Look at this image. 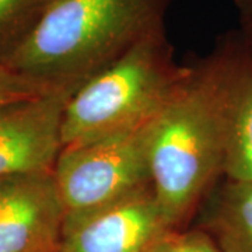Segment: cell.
<instances>
[{"label":"cell","mask_w":252,"mask_h":252,"mask_svg":"<svg viewBox=\"0 0 252 252\" xmlns=\"http://www.w3.org/2000/svg\"><path fill=\"white\" fill-rule=\"evenodd\" d=\"M234 6L240 23L238 34L252 48V0H234Z\"/></svg>","instance_id":"obj_13"},{"label":"cell","mask_w":252,"mask_h":252,"mask_svg":"<svg viewBox=\"0 0 252 252\" xmlns=\"http://www.w3.org/2000/svg\"><path fill=\"white\" fill-rule=\"evenodd\" d=\"M202 230L221 252H252V181L217 184L202 205Z\"/></svg>","instance_id":"obj_9"},{"label":"cell","mask_w":252,"mask_h":252,"mask_svg":"<svg viewBox=\"0 0 252 252\" xmlns=\"http://www.w3.org/2000/svg\"><path fill=\"white\" fill-rule=\"evenodd\" d=\"M188 74L189 64L174 59L165 27L156 30L73 93L63 114L62 146L95 142L153 121Z\"/></svg>","instance_id":"obj_3"},{"label":"cell","mask_w":252,"mask_h":252,"mask_svg":"<svg viewBox=\"0 0 252 252\" xmlns=\"http://www.w3.org/2000/svg\"><path fill=\"white\" fill-rule=\"evenodd\" d=\"M52 0H0V63L35 27Z\"/></svg>","instance_id":"obj_10"},{"label":"cell","mask_w":252,"mask_h":252,"mask_svg":"<svg viewBox=\"0 0 252 252\" xmlns=\"http://www.w3.org/2000/svg\"><path fill=\"white\" fill-rule=\"evenodd\" d=\"M63 221L54 170L0 180V252H56Z\"/></svg>","instance_id":"obj_8"},{"label":"cell","mask_w":252,"mask_h":252,"mask_svg":"<svg viewBox=\"0 0 252 252\" xmlns=\"http://www.w3.org/2000/svg\"><path fill=\"white\" fill-rule=\"evenodd\" d=\"M80 84L0 108V180L52 171L62 150L64 108Z\"/></svg>","instance_id":"obj_7"},{"label":"cell","mask_w":252,"mask_h":252,"mask_svg":"<svg viewBox=\"0 0 252 252\" xmlns=\"http://www.w3.org/2000/svg\"><path fill=\"white\" fill-rule=\"evenodd\" d=\"M172 0H52L1 63L58 86L83 84L165 27Z\"/></svg>","instance_id":"obj_1"},{"label":"cell","mask_w":252,"mask_h":252,"mask_svg":"<svg viewBox=\"0 0 252 252\" xmlns=\"http://www.w3.org/2000/svg\"><path fill=\"white\" fill-rule=\"evenodd\" d=\"M61 87L63 86L30 77L0 63V108L38 98Z\"/></svg>","instance_id":"obj_11"},{"label":"cell","mask_w":252,"mask_h":252,"mask_svg":"<svg viewBox=\"0 0 252 252\" xmlns=\"http://www.w3.org/2000/svg\"><path fill=\"white\" fill-rule=\"evenodd\" d=\"M156 119L95 142L62 147L54 175L64 217L83 216L152 187Z\"/></svg>","instance_id":"obj_4"},{"label":"cell","mask_w":252,"mask_h":252,"mask_svg":"<svg viewBox=\"0 0 252 252\" xmlns=\"http://www.w3.org/2000/svg\"><path fill=\"white\" fill-rule=\"evenodd\" d=\"M224 144L212 84L199 61L154 124L150 174L154 195L172 228L200 210L223 178Z\"/></svg>","instance_id":"obj_2"},{"label":"cell","mask_w":252,"mask_h":252,"mask_svg":"<svg viewBox=\"0 0 252 252\" xmlns=\"http://www.w3.org/2000/svg\"><path fill=\"white\" fill-rule=\"evenodd\" d=\"M171 230L152 185L83 216L64 217L56 252H149Z\"/></svg>","instance_id":"obj_6"},{"label":"cell","mask_w":252,"mask_h":252,"mask_svg":"<svg viewBox=\"0 0 252 252\" xmlns=\"http://www.w3.org/2000/svg\"><path fill=\"white\" fill-rule=\"evenodd\" d=\"M149 252H221L205 230H171L154 244Z\"/></svg>","instance_id":"obj_12"},{"label":"cell","mask_w":252,"mask_h":252,"mask_svg":"<svg viewBox=\"0 0 252 252\" xmlns=\"http://www.w3.org/2000/svg\"><path fill=\"white\" fill-rule=\"evenodd\" d=\"M216 98L223 132V178L252 181V48L238 32L199 59Z\"/></svg>","instance_id":"obj_5"}]
</instances>
